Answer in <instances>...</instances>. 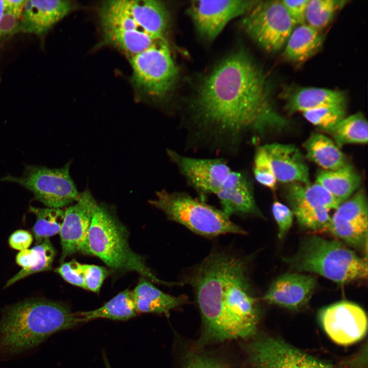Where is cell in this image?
Listing matches in <instances>:
<instances>
[{"mask_svg": "<svg viewBox=\"0 0 368 368\" xmlns=\"http://www.w3.org/2000/svg\"><path fill=\"white\" fill-rule=\"evenodd\" d=\"M86 289L98 293L101 286L109 273L108 269L103 266L83 264L81 265Z\"/></svg>", "mask_w": 368, "mask_h": 368, "instance_id": "e575fe53", "label": "cell"}, {"mask_svg": "<svg viewBox=\"0 0 368 368\" xmlns=\"http://www.w3.org/2000/svg\"><path fill=\"white\" fill-rule=\"evenodd\" d=\"M201 284L206 293L223 308L236 339L254 334L259 310L241 259L225 252L216 256L205 267Z\"/></svg>", "mask_w": 368, "mask_h": 368, "instance_id": "3957f363", "label": "cell"}, {"mask_svg": "<svg viewBox=\"0 0 368 368\" xmlns=\"http://www.w3.org/2000/svg\"><path fill=\"white\" fill-rule=\"evenodd\" d=\"M103 31L104 42L121 50L129 57L144 51L159 40L142 30Z\"/></svg>", "mask_w": 368, "mask_h": 368, "instance_id": "f1b7e54d", "label": "cell"}, {"mask_svg": "<svg viewBox=\"0 0 368 368\" xmlns=\"http://www.w3.org/2000/svg\"><path fill=\"white\" fill-rule=\"evenodd\" d=\"M216 196L221 210L229 217L238 214L262 217L255 202L252 185L247 176L241 172L233 171Z\"/></svg>", "mask_w": 368, "mask_h": 368, "instance_id": "d6986e66", "label": "cell"}, {"mask_svg": "<svg viewBox=\"0 0 368 368\" xmlns=\"http://www.w3.org/2000/svg\"><path fill=\"white\" fill-rule=\"evenodd\" d=\"M259 1H194L188 9L197 32L206 41L213 40L232 19L246 14Z\"/></svg>", "mask_w": 368, "mask_h": 368, "instance_id": "8fae6325", "label": "cell"}, {"mask_svg": "<svg viewBox=\"0 0 368 368\" xmlns=\"http://www.w3.org/2000/svg\"><path fill=\"white\" fill-rule=\"evenodd\" d=\"M70 163L59 168L27 165L20 176L7 175L1 180L18 183L47 207L61 209L77 202L80 197L70 175Z\"/></svg>", "mask_w": 368, "mask_h": 368, "instance_id": "ba28073f", "label": "cell"}, {"mask_svg": "<svg viewBox=\"0 0 368 368\" xmlns=\"http://www.w3.org/2000/svg\"><path fill=\"white\" fill-rule=\"evenodd\" d=\"M98 204L88 189L80 194L79 199L64 212L59 232L61 262L78 252L86 254L87 238L94 210Z\"/></svg>", "mask_w": 368, "mask_h": 368, "instance_id": "5bb4252c", "label": "cell"}, {"mask_svg": "<svg viewBox=\"0 0 368 368\" xmlns=\"http://www.w3.org/2000/svg\"><path fill=\"white\" fill-rule=\"evenodd\" d=\"M189 108L195 139L219 150H234L249 133L280 131L287 124L272 104L265 77L243 50L201 79Z\"/></svg>", "mask_w": 368, "mask_h": 368, "instance_id": "6da1fadb", "label": "cell"}, {"mask_svg": "<svg viewBox=\"0 0 368 368\" xmlns=\"http://www.w3.org/2000/svg\"><path fill=\"white\" fill-rule=\"evenodd\" d=\"M344 2L335 0H308L305 12L306 24L318 31L325 28Z\"/></svg>", "mask_w": 368, "mask_h": 368, "instance_id": "1f68e13d", "label": "cell"}, {"mask_svg": "<svg viewBox=\"0 0 368 368\" xmlns=\"http://www.w3.org/2000/svg\"><path fill=\"white\" fill-rule=\"evenodd\" d=\"M284 261L298 271L315 272L339 285L366 278V258L337 240H328L316 235L304 238L294 255Z\"/></svg>", "mask_w": 368, "mask_h": 368, "instance_id": "277c9868", "label": "cell"}, {"mask_svg": "<svg viewBox=\"0 0 368 368\" xmlns=\"http://www.w3.org/2000/svg\"><path fill=\"white\" fill-rule=\"evenodd\" d=\"M81 265L77 261L73 260L62 263L56 269V271L67 282L86 289Z\"/></svg>", "mask_w": 368, "mask_h": 368, "instance_id": "d590c367", "label": "cell"}, {"mask_svg": "<svg viewBox=\"0 0 368 368\" xmlns=\"http://www.w3.org/2000/svg\"><path fill=\"white\" fill-rule=\"evenodd\" d=\"M130 62L134 85L151 99L163 100L174 88L179 72L167 41H157Z\"/></svg>", "mask_w": 368, "mask_h": 368, "instance_id": "52a82bcc", "label": "cell"}, {"mask_svg": "<svg viewBox=\"0 0 368 368\" xmlns=\"http://www.w3.org/2000/svg\"><path fill=\"white\" fill-rule=\"evenodd\" d=\"M324 37L319 31L306 24L294 27L287 39L284 56L294 62H303L320 48Z\"/></svg>", "mask_w": 368, "mask_h": 368, "instance_id": "cb8c5ba5", "label": "cell"}, {"mask_svg": "<svg viewBox=\"0 0 368 368\" xmlns=\"http://www.w3.org/2000/svg\"><path fill=\"white\" fill-rule=\"evenodd\" d=\"M310 275L286 273L271 283L263 299L269 304L289 309H297L310 299L316 286Z\"/></svg>", "mask_w": 368, "mask_h": 368, "instance_id": "e0dca14e", "label": "cell"}, {"mask_svg": "<svg viewBox=\"0 0 368 368\" xmlns=\"http://www.w3.org/2000/svg\"><path fill=\"white\" fill-rule=\"evenodd\" d=\"M247 349L252 368H332L283 341L271 337L257 340Z\"/></svg>", "mask_w": 368, "mask_h": 368, "instance_id": "4fadbf2b", "label": "cell"}, {"mask_svg": "<svg viewBox=\"0 0 368 368\" xmlns=\"http://www.w3.org/2000/svg\"><path fill=\"white\" fill-rule=\"evenodd\" d=\"M277 181L308 183L309 169L300 150L293 145L271 143L263 146Z\"/></svg>", "mask_w": 368, "mask_h": 368, "instance_id": "ac0fdd59", "label": "cell"}, {"mask_svg": "<svg viewBox=\"0 0 368 368\" xmlns=\"http://www.w3.org/2000/svg\"><path fill=\"white\" fill-rule=\"evenodd\" d=\"M132 292L138 313H166L187 301L185 295L174 296L163 292L144 277Z\"/></svg>", "mask_w": 368, "mask_h": 368, "instance_id": "7402d4cb", "label": "cell"}, {"mask_svg": "<svg viewBox=\"0 0 368 368\" xmlns=\"http://www.w3.org/2000/svg\"><path fill=\"white\" fill-rule=\"evenodd\" d=\"M74 8L67 0H26L20 17V32L43 38Z\"/></svg>", "mask_w": 368, "mask_h": 368, "instance_id": "9a60e30c", "label": "cell"}, {"mask_svg": "<svg viewBox=\"0 0 368 368\" xmlns=\"http://www.w3.org/2000/svg\"><path fill=\"white\" fill-rule=\"evenodd\" d=\"M253 168L254 176L259 183L274 188L277 181L263 146L259 147L255 154Z\"/></svg>", "mask_w": 368, "mask_h": 368, "instance_id": "836d02e7", "label": "cell"}, {"mask_svg": "<svg viewBox=\"0 0 368 368\" xmlns=\"http://www.w3.org/2000/svg\"><path fill=\"white\" fill-rule=\"evenodd\" d=\"M335 210L330 226L346 231L367 227V202L363 191H358Z\"/></svg>", "mask_w": 368, "mask_h": 368, "instance_id": "d4e9b609", "label": "cell"}, {"mask_svg": "<svg viewBox=\"0 0 368 368\" xmlns=\"http://www.w3.org/2000/svg\"><path fill=\"white\" fill-rule=\"evenodd\" d=\"M183 368H230L223 361L204 354L192 352L187 354Z\"/></svg>", "mask_w": 368, "mask_h": 368, "instance_id": "74e56055", "label": "cell"}, {"mask_svg": "<svg viewBox=\"0 0 368 368\" xmlns=\"http://www.w3.org/2000/svg\"><path fill=\"white\" fill-rule=\"evenodd\" d=\"M304 147L307 157L324 170H336L348 164L339 148L324 134H312L307 140Z\"/></svg>", "mask_w": 368, "mask_h": 368, "instance_id": "4316f807", "label": "cell"}, {"mask_svg": "<svg viewBox=\"0 0 368 368\" xmlns=\"http://www.w3.org/2000/svg\"><path fill=\"white\" fill-rule=\"evenodd\" d=\"M86 254L98 257L110 269L118 272L134 271L157 283L179 285L164 282L153 274L144 258L130 248L126 228L104 205L98 203L94 210Z\"/></svg>", "mask_w": 368, "mask_h": 368, "instance_id": "5b68a950", "label": "cell"}, {"mask_svg": "<svg viewBox=\"0 0 368 368\" xmlns=\"http://www.w3.org/2000/svg\"><path fill=\"white\" fill-rule=\"evenodd\" d=\"M105 367L106 368H111L108 361L106 359H105Z\"/></svg>", "mask_w": 368, "mask_h": 368, "instance_id": "ee69618b", "label": "cell"}, {"mask_svg": "<svg viewBox=\"0 0 368 368\" xmlns=\"http://www.w3.org/2000/svg\"><path fill=\"white\" fill-rule=\"evenodd\" d=\"M272 213L278 225V237L283 239L292 225L293 212L286 205L275 201L272 205Z\"/></svg>", "mask_w": 368, "mask_h": 368, "instance_id": "8d00e7d4", "label": "cell"}, {"mask_svg": "<svg viewBox=\"0 0 368 368\" xmlns=\"http://www.w3.org/2000/svg\"><path fill=\"white\" fill-rule=\"evenodd\" d=\"M281 1L295 25L306 24L305 12L308 0Z\"/></svg>", "mask_w": 368, "mask_h": 368, "instance_id": "ab89813d", "label": "cell"}, {"mask_svg": "<svg viewBox=\"0 0 368 368\" xmlns=\"http://www.w3.org/2000/svg\"><path fill=\"white\" fill-rule=\"evenodd\" d=\"M30 211L36 217L32 228L35 244L59 233L62 225L64 212L60 209L30 207Z\"/></svg>", "mask_w": 368, "mask_h": 368, "instance_id": "4dcf8cb0", "label": "cell"}, {"mask_svg": "<svg viewBox=\"0 0 368 368\" xmlns=\"http://www.w3.org/2000/svg\"><path fill=\"white\" fill-rule=\"evenodd\" d=\"M166 152L188 184L202 195H216L233 171L221 158L192 157L169 149Z\"/></svg>", "mask_w": 368, "mask_h": 368, "instance_id": "30bf717a", "label": "cell"}, {"mask_svg": "<svg viewBox=\"0 0 368 368\" xmlns=\"http://www.w3.org/2000/svg\"><path fill=\"white\" fill-rule=\"evenodd\" d=\"M55 256V250L49 238L32 248L19 251L16 256V262L22 268L7 281L5 287L31 274L50 270Z\"/></svg>", "mask_w": 368, "mask_h": 368, "instance_id": "603a6c76", "label": "cell"}, {"mask_svg": "<svg viewBox=\"0 0 368 368\" xmlns=\"http://www.w3.org/2000/svg\"><path fill=\"white\" fill-rule=\"evenodd\" d=\"M346 107L331 106L306 111L304 118L311 124L326 131L345 117Z\"/></svg>", "mask_w": 368, "mask_h": 368, "instance_id": "d6a6232c", "label": "cell"}, {"mask_svg": "<svg viewBox=\"0 0 368 368\" xmlns=\"http://www.w3.org/2000/svg\"><path fill=\"white\" fill-rule=\"evenodd\" d=\"M316 182L325 188L341 203L347 200L360 186L361 177L350 164L334 170H322Z\"/></svg>", "mask_w": 368, "mask_h": 368, "instance_id": "484cf974", "label": "cell"}, {"mask_svg": "<svg viewBox=\"0 0 368 368\" xmlns=\"http://www.w3.org/2000/svg\"><path fill=\"white\" fill-rule=\"evenodd\" d=\"M285 98L290 113L331 106L346 107V104L343 91L324 88L298 87L286 94Z\"/></svg>", "mask_w": 368, "mask_h": 368, "instance_id": "44dd1931", "label": "cell"}, {"mask_svg": "<svg viewBox=\"0 0 368 368\" xmlns=\"http://www.w3.org/2000/svg\"><path fill=\"white\" fill-rule=\"evenodd\" d=\"M77 314L82 324L98 318L126 320L135 316L138 312L132 291L125 290L101 307L90 311L79 312Z\"/></svg>", "mask_w": 368, "mask_h": 368, "instance_id": "83f0119b", "label": "cell"}, {"mask_svg": "<svg viewBox=\"0 0 368 368\" xmlns=\"http://www.w3.org/2000/svg\"><path fill=\"white\" fill-rule=\"evenodd\" d=\"M149 203L164 212L168 218L200 235L213 237L225 234H245L222 210L181 192L156 191Z\"/></svg>", "mask_w": 368, "mask_h": 368, "instance_id": "8992f818", "label": "cell"}, {"mask_svg": "<svg viewBox=\"0 0 368 368\" xmlns=\"http://www.w3.org/2000/svg\"><path fill=\"white\" fill-rule=\"evenodd\" d=\"M287 200L298 222H306L324 209H336L341 202L321 185L294 183L288 190Z\"/></svg>", "mask_w": 368, "mask_h": 368, "instance_id": "2e32d148", "label": "cell"}, {"mask_svg": "<svg viewBox=\"0 0 368 368\" xmlns=\"http://www.w3.org/2000/svg\"><path fill=\"white\" fill-rule=\"evenodd\" d=\"M326 131L339 148L348 144H365L368 140L367 122L360 112L344 117Z\"/></svg>", "mask_w": 368, "mask_h": 368, "instance_id": "f546056e", "label": "cell"}, {"mask_svg": "<svg viewBox=\"0 0 368 368\" xmlns=\"http://www.w3.org/2000/svg\"><path fill=\"white\" fill-rule=\"evenodd\" d=\"M80 324L77 312L61 303L35 299L9 306L0 318V359L29 351L51 335Z\"/></svg>", "mask_w": 368, "mask_h": 368, "instance_id": "7a4b0ae2", "label": "cell"}, {"mask_svg": "<svg viewBox=\"0 0 368 368\" xmlns=\"http://www.w3.org/2000/svg\"><path fill=\"white\" fill-rule=\"evenodd\" d=\"M33 239V236L29 231L18 229L10 236L8 243L12 248L21 251L28 249L32 244Z\"/></svg>", "mask_w": 368, "mask_h": 368, "instance_id": "60d3db41", "label": "cell"}, {"mask_svg": "<svg viewBox=\"0 0 368 368\" xmlns=\"http://www.w3.org/2000/svg\"><path fill=\"white\" fill-rule=\"evenodd\" d=\"M6 11V3L5 0H0V20Z\"/></svg>", "mask_w": 368, "mask_h": 368, "instance_id": "7bdbcfd3", "label": "cell"}, {"mask_svg": "<svg viewBox=\"0 0 368 368\" xmlns=\"http://www.w3.org/2000/svg\"><path fill=\"white\" fill-rule=\"evenodd\" d=\"M26 0H5L6 11L20 17Z\"/></svg>", "mask_w": 368, "mask_h": 368, "instance_id": "b9f144b4", "label": "cell"}, {"mask_svg": "<svg viewBox=\"0 0 368 368\" xmlns=\"http://www.w3.org/2000/svg\"><path fill=\"white\" fill-rule=\"evenodd\" d=\"M320 323L327 335L336 343L352 344L362 339L367 331V317L356 304L342 301L323 308Z\"/></svg>", "mask_w": 368, "mask_h": 368, "instance_id": "7c38bea8", "label": "cell"}, {"mask_svg": "<svg viewBox=\"0 0 368 368\" xmlns=\"http://www.w3.org/2000/svg\"><path fill=\"white\" fill-rule=\"evenodd\" d=\"M245 32L268 52L280 50L295 25L281 1H258L241 22Z\"/></svg>", "mask_w": 368, "mask_h": 368, "instance_id": "9c48e42d", "label": "cell"}, {"mask_svg": "<svg viewBox=\"0 0 368 368\" xmlns=\"http://www.w3.org/2000/svg\"><path fill=\"white\" fill-rule=\"evenodd\" d=\"M131 16L143 31L154 38L167 41L169 15L165 5L156 0H124Z\"/></svg>", "mask_w": 368, "mask_h": 368, "instance_id": "ffe728a7", "label": "cell"}, {"mask_svg": "<svg viewBox=\"0 0 368 368\" xmlns=\"http://www.w3.org/2000/svg\"><path fill=\"white\" fill-rule=\"evenodd\" d=\"M20 32V18L6 11L0 20V42Z\"/></svg>", "mask_w": 368, "mask_h": 368, "instance_id": "f35d334b", "label": "cell"}]
</instances>
